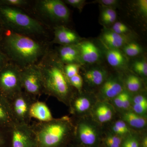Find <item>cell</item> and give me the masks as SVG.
I'll list each match as a JSON object with an SVG mask.
<instances>
[{
	"mask_svg": "<svg viewBox=\"0 0 147 147\" xmlns=\"http://www.w3.org/2000/svg\"><path fill=\"white\" fill-rule=\"evenodd\" d=\"M0 48L9 61L21 69L37 64L50 49L46 42L6 30Z\"/></svg>",
	"mask_w": 147,
	"mask_h": 147,
	"instance_id": "1",
	"label": "cell"
},
{
	"mask_svg": "<svg viewBox=\"0 0 147 147\" xmlns=\"http://www.w3.org/2000/svg\"><path fill=\"white\" fill-rule=\"evenodd\" d=\"M37 64L42 75L44 94L55 97L68 107L76 91L70 85L64 65L55 51L50 49Z\"/></svg>",
	"mask_w": 147,
	"mask_h": 147,
	"instance_id": "2",
	"label": "cell"
},
{
	"mask_svg": "<svg viewBox=\"0 0 147 147\" xmlns=\"http://www.w3.org/2000/svg\"><path fill=\"white\" fill-rule=\"evenodd\" d=\"M30 125L35 136L36 147H65L74 136L73 119L68 116L49 121L34 122Z\"/></svg>",
	"mask_w": 147,
	"mask_h": 147,
	"instance_id": "3",
	"label": "cell"
},
{
	"mask_svg": "<svg viewBox=\"0 0 147 147\" xmlns=\"http://www.w3.org/2000/svg\"><path fill=\"white\" fill-rule=\"evenodd\" d=\"M0 19L5 30L32 37L47 34L45 25L23 9L0 5Z\"/></svg>",
	"mask_w": 147,
	"mask_h": 147,
	"instance_id": "4",
	"label": "cell"
},
{
	"mask_svg": "<svg viewBox=\"0 0 147 147\" xmlns=\"http://www.w3.org/2000/svg\"><path fill=\"white\" fill-rule=\"evenodd\" d=\"M71 118L74 126V141L82 147H99L103 135L101 125L89 116Z\"/></svg>",
	"mask_w": 147,
	"mask_h": 147,
	"instance_id": "5",
	"label": "cell"
},
{
	"mask_svg": "<svg viewBox=\"0 0 147 147\" xmlns=\"http://www.w3.org/2000/svg\"><path fill=\"white\" fill-rule=\"evenodd\" d=\"M33 6L36 13L45 20L59 25H63L69 21L70 11L63 1L38 0Z\"/></svg>",
	"mask_w": 147,
	"mask_h": 147,
	"instance_id": "6",
	"label": "cell"
},
{
	"mask_svg": "<svg viewBox=\"0 0 147 147\" xmlns=\"http://www.w3.org/2000/svg\"><path fill=\"white\" fill-rule=\"evenodd\" d=\"M21 69L9 61L0 71V94L9 99L23 91Z\"/></svg>",
	"mask_w": 147,
	"mask_h": 147,
	"instance_id": "7",
	"label": "cell"
},
{
	"mask_svg": "<svg viewBox=\"0 0 147 147\" xmlns=\"http://www.w3.org/2000/svg\"><path fill=\"white\" fill-rule=\"evenodd\" d=\"M20 76L23 90L31 97L38 100L44 94L42 75L37 64L21 69Z\"/></svg>",
	"mask_w": 147,
	"mask_h": 147,
	"instance_id": "8",
	"label": "cell"
},
{
	"mask_svg": "<svg viewBox=\"0 0 147 147\" xmlns=\"http://www.w3.org/2000/svg\"><path fill=\"white\" fill-rule=\"evenodd\" d=\"M7 100L15 123L30 124V109L32 103L37 100L23 90Z\"/></svg>",
	"mask_w": 147,
	"mask_h": 147,
	"instance_id": "9",
	"label": "cell"
},
{
	"mask_svg": "<svg viewBox=\"0 0 147 147\" xmlns=\"http://www.w3.org/2000/svg\"><path fill=\"white\" fill-rule=\"evenodd\" d=\"M97 100L94 95L76 91L69 105L70 113L74 118L89 116L91 110Z\"/></svg>",
	"mask_w": 147,
	"mask_h": 147,
	"instance_id": "10",
	"label": "cell"
},
{
	"mask_svg": "<svg viewBox=\"0 0 147 147\" xmlns=\"http://www.w3.org/2000/svg\"><path fill=\"white\" fill-rule=\"evenodd\" d=\"M9 147H36L35 136L30 124L13 125L10 130Z\"/></svg>",
	"mask_w": 147,
	"mask_h": 147,
	"instance_id": "11",
	"label": "cell"
},
{
	"mask_svg": "<svg viewBox=\"0 0 147 147\" xmlns=\"http://www.w3.org/2000/svg\"><path fill=\"white\" fill-rule=\"evenodd\" d=\"M123 81L117 76H108L100 86L97 95L98 100L110 102L124 90Z\"/></svg>",
	"mask_w": 147,
	"mask_h": 147,
	"instance_id": "12",
	"label": "cell"
},
{
	"mask_svg": "<svg viewBox=\"0 0 147 147\" xmlns=\"http://www.w3.org/2000/svg\"><path fill=\"white\" fill-rule=\"evenodd\" d=\"M115 110L110 102L98 100L91 110L89 116L101 125L113 119L115 115Z\"/></svg>",
	"mask_w": 147,
	"mask_h": 147,
	"instance_id": "13",
	"label": "cell"
},
{
	"mask_svg": "<svg viewBox=\"0 0 147 147\" xmlns=\"http://www.w3.org/2000/svg\"><path fill=\"white\" fill-rule=\"evenodd\" d=\"M54 38L51 43L60 45H76L82 40V38L77 33L63 25L54 27Z\"/></svg>",
	"mask_w": 147,
	"mask_h": 147,
	"instance_id": "14",
	"label": "cell"
},
{
	"mask_svg": "<svg viewBox=\"0 0 147 147\" xmlns=\"http://www.w3.org/2000/svg\"><path fill=\"white\" fill-rule=\"evenodd\" d=\"M81 63L93 64L101 59L102 53L93 42L88 40L81 41L77 44Z\"/></svg>",
	"mask_w": 147,
	"mask_h": 147,
	"instance_id": "15",
	"label": "cell"
},
{
	"mask_svg": "<svg viewBox=\"0 0 147 147\" xmlns=\"http://www.w3.org/2000/svg\"><path fill=\"white\" fill-rule=\"evenodd\" d=\"M100 40L103 46L116 49H120L131 41L128 36L119 34L105 27L100 35Z\"/></svg>",
	"mask_w": 147,
	"mask_h": 147,
	"instance_id": "16",
	"label": "cell"
},
{
	"mask_svg": "<svg viewBox=\"0 0 147 147\" xmlns=\"http://www.w3.org/2000/svg\"><path fill=\"white\" fill-rule=\"evenodd\" d=\"M54 51L59 59L64 65L69 64H82L77 44L60 45L57 50Z\"/></svg>",
	"mask_w": 147,
	"mask_h": 147,
	"instance_id": "17",
	"label": "cell"
},
{
	"mask_svg": "<svg viewBox=\"0 0 147 147\" xmlns=\"http://www.w3.org/2000/svg\"><path fill=\"white\" fill-rule=\"evenodd\" d=\"M108 76L107 70L101 67H95L86 70L83 74V81L90 87H100Z\"/></svg>",
	"mask_w": 147,
	"mask_h": 147,
	"instance_id": "18",
	"label": "cell"
},
{
	"mask_svg": "<svg viewBox=\"0 0 147 147\" xmlns=\"http://www.w3.org/2000/svg\"><path fill=\"white\" fill-rule=\"evenodd\" d=\"M8 100L0 94V129H10L15 124Z\"/></svg>",
	"mask_w": 147,
	"mask_h": 147,
	"instance_id": "19",
	"label": "cell"
},
{
	"mask_svg": "<svg viewBox=\"0 0 147 147\" xmlns=\"http://www.w3.org/2000/svg\"><path fill=\"white\" fill-rule=\"evenodd\" d=\"M104 47L105 57L111 66L117 69H123L126 67L128 62L127 58L122 50Z\"/></svg>",
	"mask_w": 147,
	"mask_h": 147,
	"instance_id": "20",
	"label": "cell"
},
{
	"mask_svg": "<svg viewBox=\"0 0 147 147\" xmlns=\"http://www.w3.org/2000/svg\"><path fill=\"white\" fill-rule=\"evenodd\" d=\"M30 117L38 120V121L47 122L53 120L54 118L52 113L45 102L37 100L31 106Z\"/></svg>",
	"mask_w": 147,
	"mask_h": 147,
	"instance_id": "21",
	"label": "cell"
},
{
	"mask_svg": "<svg viewBox=\"0 0 147 147\" xmlns=\"http://www.w3.org/2000/svg\"><path fill=\"white\" fill-rule=\"evenodd\" d=\"M122 113L121 119L124 121L130 128L141 129L146 127L147 119L146 117L140 115L132 110H127Z\"/></svg>",
	"mask_w": 147,
	"mask_h": 147,
	"instance_id": "22",
	"label": "cell"
},
{
	"mask_svg": "<svg viewBox=\"0 0 147 147\" xmlns=\"http://www.w3.org/2000/svg\"><path fill=\"white\" fill-rule=\"evenodd\" d=\"M131 107L134 113L146 117L147 112V98L146 95L138 94L132 97Z\"/></svg>",
	"mask_w": 147,
	"mask_h": 147,
	"instance_id": "23",
	"label": "cell"
},
{
	"mask_svg": "<svg viewBox=\"0 0 147 147\" xmlns=\"http://www.w3.org/2000/svg\"><path fill=\"white\" fill-rule=\"evenodd\" d=\"M123 82L125 90L130 94L138 92L142 89V79L135 74H129L127 76Z\"/></svg>",
	"mask_w": 147,
	"mask_h": 147,
	"instance_id": "24",
	"label": "cell"
},
{
	"mask_svg": "<svg viewBox=\"0 0 147 147\" xmlns=\"http://www.w3.org/2000/svg\"><path fill=\"white\" fill-rule=\"evenodd\" d=\"M101 7L100 22L105 27L113 25L116 22L117 13L115 9L111 7Z\"/></svg>",
	"mask_w": 147,
	"mask_h": 147,
	"instance_id": "25",
	"label": "cell"
},
{
	"mask_svg": "<svg viewBox=\"0 0 147 147\" xmlns=\"http://www.w3.org/2000/svg\"><path fill=\"white\" fill-rule=\"evenodd\" d=\"M110 131L123 138L132 133L131 128L121 119L114 122L111 127Z\"/></svg>",
	"mask_w": 147,
	"mask_h": 147,
	"instance_id": "26",
	"label": "cell"
},
{
	"mask_svg": "<svg viewBox=\"0 0 147 147\" xmlns=\"http://www.w3.org/2000/svg\"><path fill=\"white\" fill-rule=\"evenodd\" d=\"M123 139V137L113 134L110 131L102 135L101 144L105 147H121Z\"/></svg>",
	"mask_w": 147,
	"mask_h": 147,
	"instance_id": "27",
	"label": "cell"
},
{
	"mask_svg": "<svg viewBox=\"0 0 147 147\" xmlns=\"http://www.w3.org/2000/svg\"><path fill=\"white\" fill-rule=\"evenodd\" d=\"M122 51L126 57H134L140 55L143 49L139 43L130 41L122 48Z\"/></svg>",
	"mask_w": 147,
	"mask_h": 147,
	"instance_id": "28",
	"label": "cell"
},
{
	"mask_svg": "<svg viewBox=\"0 0 147 147\" xmlns=\"http://www.w3.org/2000/svg\"><path fill=\"white\" fill-rule=\"evenodd\" d=\"M121 147H142V138L138 134L131 133L124 137Z\"/></svg>",
	"mask_w": 147,
	"mask_h": 147,
	"instance_id": "29",
	"label": "cell"
},
{
	"mask_svg": "<svg viewBox=\"0 0 147 147\" xmlns=\"http://www.w3.org/2000/svg\"><path fill=\"white\" fill-rule=\"evenodd\" d=\"M132 69L141 77L147 78V63L146 60L145 59L135 61L132 65Z\"/></svg>",
	"mask_w": 147,
	"mask_h": 147,
	"instance_id": "30",
	"label": "cell"
},
{
	"mask_svg": "<svg viewBox=\"0 0 147 147\" xmlns=\"http://www.w3.org/2000/svg\"><path fill=\"white\" fill-rule=\"evenodd\" d=\"M31 1L28 0H0V5L22 9L26 8L30 5Z\"/></svg>",
	"mask_w": 147,
	"mask_h": 147,
	"instance_id": "31",
	"label": "cell"
},
{
	"mask_svg": "<svg viewBox=\"0 0 147 147\" xmlns=\"http://www.w3.org/2000/svg\"><path fill=\"white\" fill-rule=\"evenodd\" d=\"M81 65L78 64H69L64 65V70L68 79L79 74Z\"/></svg>",
	"mask_w": 147,
	"mask_h": 147,
	"instance_id": "32",
	"label": "cell"
},
{
	"mask_svg": "<svg viewBox=\"0 0 147 147\" xmlns=\"http://www.w3.org/2000/svg\"><path fill=\"white\" fill-rule=\"evenodd\" d=\"M111 30L122 35L128 36L127 34L130 32V30L125 24L120 22H115L112 25Z\"/></svg>",
	"mask_w": 147,
	"mask_h": 147,
	"instance_id": "33",
	"label": "cell"
},
{
	"mask_svg": "<svg viewBox=\"0 0 147 147\" xmlns=\"http://www.w3.org/2000/svg\"><path fill=\"white\" fill-rule=\"evenodd\" d=\"M71 86L78 92L82 91L84 81L82 76L79 74L68 79Z\"/></svg>",
	"mask_w": 147,
	"mask_h": 147,
	"instance_id": "34",
	"label": "cell"
},
{
	"mask_svg": "<svg viewBox=\"0 0 147 147\" xmlns=\"http://www.w3.org/2000/svg\"><path fill=\"white\" fill-rule=\"evenodd\" d=\"M10 129H0V147H9Z\"/></svg>",
	"mask_w": 147,
	"mask_h": 147,
	"instance_id": "35",
	"label": "cell"
},
{
	"mask_svg": "<svg viewBox=\"0 0 147 147\" xmlns=\"http://www.w3.org/2000/svg\"><path fill=\"white\" fill-rule=\"evenodd\" d=\"M63 2L66 4L69 5L74 8L77 9L80 12H82L84 6L87 3L85 0H65Z\"/></svg>",
	"mask_w": 147,
	"mask_h": 147,
	"instance_id": "36",
	"label": "cell"
},
{
	"mask_svg": "<svg viewBox=\"0 0 147 147\" xmlns=\"http://www.w3.org/2000/svg\"><path fill=\"white\" fill-rule=\"evenodd\" d=\"M132 97L131 94L125 90L122 108L123 112L129 110V108H131Z\"/></svg>",
	"mask_w": 147,
	"mask_h": 147,
	"instance_id": "37",
	"label": "cell"
},
{
	"mask_svg": "<svg viewBox=\"0 0 147 147\" xmlns=\"http://www.w3.org/2000/svg\"><path fill=\"white\" fill-rule=\"evenodd\" d=\"M93 3L99 4L102 7L115 9L118 5L119 1L117 0H97Z\"/></svg>",
	"mask_w": 147,
	"mask_h": 147,
	"instance_id": "38",
	"label": "cell"
},
{
	"mask_svg": "<svg viewBox=\"0 0 147 147\" xmlns=\"http://www.w3.org/2000/svg\"><path fill=\"white\" fill-rule=\"evenodd\" d=\"M125 91V90L122 92L121 93L111 100V101L113 102V104H112L115 109L117 108L119 110H122L123 102L124 96Z\"/></svg>",
	"mask_w": 147,
	"mask_h": 147,
	"instance_id": "39",
	"label": "cell"
},
{
	"mask_svg": "<svg viewBox=\"0 0 147 147\" xmlns=\"http://www.w3.org/2000/svg\"><path fill=\"white\" fill-rule=\"evenodd\" d=\"M137 6L139 12L145 18L147 16V1L139 0L137 1Z\"/></svg>",
	"mask_w": 147,
	"mask_h": 147,
	"instance_id": "40",
	"label": "cell"
},
{
	"mask_svg": "<svg viewBox=\"0 0 147 147\" xmlns=\"http://www.w3.org/2000/svg\"><path fill=\"white\" fill-rule=\"evenodd\" d=\"M9 61L8 58L0 48V71Z\"/></svg>",
	"mask_w": 147,
	"mask_h": 147,
	"instance_id": "41",
	"label": "cell"
},
{
	"mask_svg": "<svg viewBox=\"0 0 147 147\" xmlns=\"http://www.w3.org/2000/svg\"><path fill=\"white\" fill-rule=\"evenodd\" d=\"M5 28L4 27L0 19V41L2 38L4 34L5 31Z\"/></svg>",
	"mask_w": 147,
	"mask_h": 147,
	"instance_id": "42",
	"label": "cell"
},
{
	"mask_svg": "<svg viewBox=\"0 0 147 147\" xmlns=\"http://www.w3.org/2000/svg\"><path fill=\"white\" fill-rule=\"evenodd\" d=\"M65 147H82L80 145L78 144L77 143H76L75 141H74V139H72V141L71 142H69V143L65 146Z\"/></svg>",
	"mask_w": 147,
	"mask_h": 147,
	"instance_id": "43",
	"label": "cell"
},
{
	"mask_svg": "<svg viewBox=\"0 0 147 147\" xmlns=\"http://www.w3.org/2000/svg\"><path fill=\"white\" fill-rule=\"evenodd\" d=\"M142 147H147V137L145 135L144 137L142 139Z\"/></svg>",
	"mask_w": 147,
	"mask_h": 147,
	"instance_id": "44",
	"label": "cell"
},
{
	"mask_svg": "<svg viewBox=\"0 0 147 147\" xmlns=\"http://www.w3.org/2000/svg\"><path fill=\"white\" fill-rule=\"evenodd\" d=\"M99 147H105L104 146H103V145L102 144H100V146Z\"/></svg>",
	"mask_w": 147,
	"mask_h": 147,
	"instance_id": "45",
	"label": "cell"
}]
</instances>
